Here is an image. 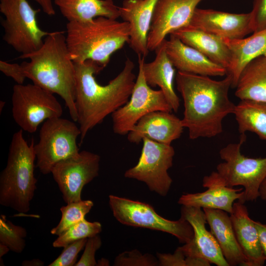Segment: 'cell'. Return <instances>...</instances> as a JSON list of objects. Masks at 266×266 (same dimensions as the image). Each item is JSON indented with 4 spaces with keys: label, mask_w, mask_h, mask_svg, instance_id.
Wrapping results in <instances>:
<instances>
[{
    "label": "cell",
    "mask_w": 266,
    "mask_h": 266,
    "mask_svg": "<svg viewBox=\"0 0 266 266\" xmlns=\"http://www.w3.org/2000/svg\"><path fill=\"white\" fill-rule=\"evenodd\" d=\"M178 91L182 97L184 111L181 119L191 139L215 137L223 132L222 122L233 114L235 105L229 99L230 74L221 80L178 71Z\"/></svg>",
    "instance_id": "obj_1"
},
{
    "label": "cell",
    "mask_w": 266,
    "mask_h": 266,
    "mask_svg": "<svg viewBox=\"0 0 266 266\" xmlns=\"http://www.w3.org/2000/svg\"><path fill=\"white\" fill-rule=\"evenodd\" d=\"M76 70L75 104L81 132L79 145L87 133L129 100L136 77L134 65L127 58L121 71L105 85L98 83L95 75L103 67L87 60L74 63Z\"/></svg>",
    "instance_id": "obj_2"
},
{
    "label": "cell",
    "mask_w": 266,
    "mask_h": 266,
    "mask_svg": "<svg viewBox=\"0 0 266 266\" xmlns=\"http://www.w3.org/2000/svg\"><path fill=\"white\" fill-rule=\"evenodd\" d=\"M63 32H51L41 47L19 58L30 62L21 64L26 78L44 90L60 96L73 121H77L75 104L76 70Z\"/></svg>",
    "instance_id": "obj_3"
},
{
    "label": "cell",
    "mask_w": 266,
    "mask_h": 266,
    "mask_svg": "<svg viewBox=\"0 0 266 266\" xmlns=\"http://www.w3.org/2000/svg\"><path fill=\"white\" fill-rule=\"evenodd\" d=\"M66 42L74 63L87 60L103 68L111 56L129 41L130 26L104 17L85 22H68Z\"/></svg>",
    "instance_id": "obj_4"
},
{
    "label": "cell",
    "mask_w": 266,
    "mask_h": 266,
    "mask_svg": "<svg viewBox=\"0 0 266 266\" xmlns=\"http://www.w3.org/2000/svg\"><path fill=\"white\" fill-rule=\"evenodd\" d=\"M23 130L15 132L7 164L0 175V204L21 213L28 212L36 189L34 174L36 156L33 139L29 144Z\"/></svg>",
    "instance_id": "obj_5"
},
{
    "label": "cell",
    "mask_w": 266,
    "mask_h": 266,
    "mask_svg": "<svg viewBox=\"0 0 266 266\" xmlns=\"http://www.w3.org/2000/svg\"><path fill=\"white\" fill-rule=\"evenodd\" d=\"M241 134L238 143H230L219 151L223 162L213 171L217 180L229 187L241 186L244 188L243 201H253L259 198V190L266 178V157L253 158L241 153V147L246 140Z\"/></svg>",
    "instance_id": "obj_6"
},
{
    "label": "cell",
    "mask_w": 266,
    "mask_h": 266,
    "mask_svg": "<svg viewBox=\"0 0 266 266\" xmlns=\"http://www.w3.org/2000/svg\"><path fill=\"white\" fill-rule=\"evenodd\" d=\"M40 11L27 0H0V11L4 16L1 20L3 39L21 55L39 49L50 33L38 26L36 16Z\"/></svg>",
    "instance_id": "obj_7"
},
{
    "label": "cell",
    "mask_w": 266,
    "mask_h": 266,
    "mask_svg": "<svg viewBox=\"0 0 266 266\" xmlns=\"http://www.w3.org/2000/svg\"><path fill=\"white\" fill-rule=\"evenodd\" d=\"M79 127L61 117L44 122L39 131V140L34 145L36 167L43 174L51 172L59 162L79 153L77 138L80 136Z\"/></svg>",
    "instance_id": "obj_8"
},
{
    "label": "cell",
    "mask_w": 266,
    "mask_h": 266,
    "mask_svg": "<svg viewBox=\"0 0 266 266\" xmlns=\"http://www.w3.org/2000/svg\"><path fill=\"white\" fill-rule=\"evenodd\" d=\"M109 204L114 217L123 225L168 233L183 244L193 238V229L187 221L181 217L177 221L166 219L148 203L110 195Z\"/></svg>",
    "instance_id": "obj_9"
},
{
    "label": "cell",
    "mask_w": 266,
    "mask_h": 266,
    "mask_svg": "<svg viewBox=\"0 0 266 266\" xmlns=\"http://www.w3.org/2000/svg\"><path fill=\"white\" fill-rule=\"evenodd\" d=\"M12 116L23 131L35 133L48 119L61 117L63 108L53 94L34 84H16L12 95Z\"/></svg>",
    "instance_id": "obj_10"
},
{
    "label": "cell",
    "mask_w": 266,
    "mask_h": 266,
    "mask_svg": "<svg viewBox=\"0 0 266 266\" xmlns=\"http://www.w3.org/2000/svg\"><path fill=\"white\" fill-rule=\"evenodd\" d=\"M145 57L138 56V72L128 102L111 114L113 132L128 133L140 119L155 111L171 112L172 109L163 92L155 90L146 83L143 72Z\"/></svg>",
    "instance_id": "obj_11"
},
{
    "label": "cell",
    "mask_w": 266,
    "mask_h": 266,
    "mask_svg": "<svg viewBox=\"0 0 266 266\" xmlns=\"http://www.w3.org/2000/svg\"><path fill=\"white\" fill-rule=\"evenodd\" d=\"M137 164L126 170L124 176L145 183L150 190L165 197L172 180L168 170L172 166L175 154L169 144L156 142L145 137Z\"/></svg>",
    "instance_id": "obj_12"
},
{
    "label": "cell",
    "mask_w": 266,
    "mask_h": 266,
    "mask_svg": "<svg viewBox=\"0 0 266 266\" xmlns=\"http://www.w3.org/2000/svg\"><path fill=\"white\" fill-rule=\"evenodd\" d=\"M100 159L99 155L83 150L53 167L51 173L66 203L81 200L83 187L99 175Z\"/></svg>",
    "instance_id": "obj_13"
},
{
    "label": "cell",
    "mask_w": 266,
    "mask_h": 266,
    "mask_svg": "<svg viewBox=\"0 0 266 266\" xmlns=\"http://www.w3.org/2000/svg\"><path fill=\"white\" fill-rule=\"evenodd\" d=\"M202 0H158L147 38L149 51H154L168 34L189 26Z\"/></svg>",
    "instance_id": "obj_14"
},
{
    "label": "cell",
    "mask_w": 266,
    "mask_h": 266,
    "mask_svg": "<svg viewBox=\"0 0 266 266\" xmlns=\"http://www.w3.org/2000/svg\"><path fill=\"white\" fill-rule=\"evenodd\" d=\"M181 217L192 226L194 236L180 247L186 257L203 258L217 266H229L214 235L206 228L207 221L201 208L182 205Z\"/></svg>",
    "instance_id": "obj_15"
},
{
    "label": "cell",
    "mask_w": 266,
    "mask_h": 266,
    "mask_svg": "<svg viewBox=\"0 0 266 266\" xmlns=\"http://www.w3.org/2000/svg\"><path fill=\"white\" fill-rule=\"evenodd\" d=\"M189 26L224 39H240L253 32L250 12L233 13L197 8Z\"/></svg>",
    "instance_id": "obj_16"
},
{
    "label": "cell",
    "mask_w": 266,
    "mask_h": 266,
    "mask_svg": "<svg viewBox=\"0 0 266 266\" xmlns=\"http://www.w3.org/2000/svg\"><path fill=\"white\" fill-rule=\"evenodd\" d=\"M171 112L155 111L144 115L127 134L128 141L138 144L146 137L171 145L180 137L184 128L181 119Z\"/></svg>",
    "instance_id": "obj_17"
},
{
    "label": "cell",
    "mask_w": 266,
    "mask_h": 266,
    "mask_svg": "<svg viewBox=\"0 0 266 266\" xmlns=\"http://www.w3.org/2000/svg\"><path fill=\"white\" fill-rule=\"evenodd\" d=\"M158 0H124L119 15L130 26L129 43L138 56L149 53L147 38Z\"/></svg>",
    "instance_id": "obj_18"
},
{
    "label": "cell",
    "mask_w": 266,
    "mask_h": 266,
    "mask_svg": "<svg viewBox=\"0 0 266 266\" xmlns=\"http://www.w3.org/2000/svg\"><path fill=\"white\" fill-rule=\"evenodd\" d=\"M202 186L207 189L201 193L182 195L178 203L182 205L224 210L230 214L234 202H242L244 191L242 188L236 189L220 183L213 173L203 177Z\"/></svg>",
    "instance_id": "obj_19"
},
{
    "label": "cell",
    "mask_w": 266,
    "mask_h": 266,
    "mask_svg": "<svg viewBox=\"0 0 266 266\" xmlns=\"http://www.w3.org/2000/svg\"><path fill=\"white\" fill-rule=\"evenodd\" d=\"M165 41L168 57L178 71L208 76L227 74L225 67L185 44L175 35L170 34L169 39Z\"/></svg>",
    "instance_id": "obj_20"
},
{
    "label": "cell",
    "mask_w": 266,
    "mask_h": 266,
    "mask_svg": "<svg viewBox=\"0 0 266 266\" xmlns=\"http://www.w3.org/2000/svg\"><path fill=\"white\" fill-rule=\"evenodd\" d=\"M244 202L237 200L230 214L237 240L247 260V266H262L264 256L255 221L250 218Z\"/></svg>",
    "instance_id": "obj_21"
},
{
    "label": "cell",
    "mask_w": 266,
    "mask_h": 266,
    "mask_svg": "<svg viewBox=\"0 0 266 266\" xmlns=\"http://www.w3.org/2000/svg\"><path fill=\"white\" fill-rule=\"evenodd\" d=\"M202 209L210 232L229 266H247V260L237 240L229 213L220 209Z\"/></svg>",
    "instance_id": "obj_22"
},
{
    "label": "cell",
    "mask_w": 266,
    "mask_h": 266,
    "mask_svg": "<svg viewBox=\"0 0 266 266\" xmlns=\"http://www.w3.org/2000/svg\"><path fill=\"white\" fill-rule=\"evenodd\" d=\"M165 40L156 48L154 60L143 65L145 81L151 87L159 86L172 110L176 112L180 100L173 87L175 67L168 57L166 50Z\"/></svg>",
    "instance_id": "obj_23"
},
{
    "label": "cell",
    "mask_w": 266,
    "mask_h": 266,
    "mask_svg": "<svg viewBox=\"0 0 266 266\" xmlns=\"http://www.w3.org/2000/svg\"><path fill=\"white\" fill-rule=\"evenodd\" d=\"M171 34L212 62L225 67L228 72L231 64L232 55L224 39L190 26Z\"/></svg>",
    "instance_id": "obj_24"
},
{
    "label": "cell",
    "mask_w": 266,
    "mask_h": 266,
    "mask_svg": "<svg viewBox=\"0 0 266 266\" xmlns=\"http://www.w3.org/2000/svg\"><path fill=\"white\" fill-rule=\"evenodd\" d=\"M224 40L232 55L231 64L227 74L232 76V87L235 88L246 65L259 57H266V28L254 32L246 38Z\"/></svg>",
    "instance_id": "obj_25"
},
{
    "label": "cell",
    "mask_w": 266,
    "mask_h": 266,
    "mask_svg": "<svg viewBox=\"0 0 266 266\" xmlns=\"http://www.w3.org/2000/svg\"><path fill=\"white\" fill-rule=\"evenodd\" d=\"M68 22H85L98 17L116 19L119 7L113 0H54Z\"/></svg>",
    "instance_id": "obj_26"
},
{
    "label": "cell",
    "mask_w": 266,
    "mask_h": 266,
    "mask_svg": "<svg viewBox=\"0 0 266 266\" xmlns=\"http://www.w3.org/2000/svg\"><path fill=\"white\" fill-rule=\"evenodd\" d=\"M235 95L241 100L266 102V57L250 62L242 71Z\"/></svg>",
    "instance_id": "obj_27"
},
{
    "label": "cell",
    "mask_w": 266,
    "mask_h": 266,
    "mask_svg": "<svg viewBox=\"0 0 266 266\" xmlns=\"http://www.w3.org/2000/svg\"><path fill=\"white\" fill-rule=\"evenodd\" d=\"M233 114L240 133L251 132L266 141V102L241 100Z\"/></svg>",
    "instance_id": "obj_28"
},
{
    "label": "cell",
    "mask_w": 266,
    "mask_h": 266,
    "mask_svg": "<svg viewBox=\"0 0 266 266\" xmlns=\"http://www.w3.org/2000/svg\"><path fill=\"white\" fill-rule=\"evenodd\" d=\"M94 205L90 200H81L67 203L60 208L61 219L59 224L51 231V233L60 235L69 228L80 222Z\"/></svg>",
    "instance_id": "obj_29"
},
{
    "label": "cell",
    "mask_w": 266,
    "mask_h": 266,
    "mask_svg": "<svg viewBox=\"0 0 266 266\" xmlns=\"http://www.w3.org/2000/svg\"><path fill=\"white\" fill-rule=\"evenodd\" d=\"M101 231V225L100 223L91 222L85 218L59 235L53 242V246L55 248H64L78 240L88 238L97 235Z\"/></svg>",
    "instance_id": "obj_30"
},
{
    "label": "cell",
    "mask_w": 266,
    "mask_h": 266,
    "mask_svg": "<svg viewBox=\"0 0 266 266\" xmlns=\"http://www.w3.org/2000/svg\"><path fill=\"white\" fill-rule=\"evenodd\" d=\"M27 235L25 228L14 225L4 215L0 216V243L6 245L11 251L16 253L23 252Z\"/></svg>",
    "instance_id": "obj_31"
},
{
    "label": "cell",
    "mask_w": 266,
    "mask_h": 266,
    "mask_svg": "<svg viewBox=\"0 0 266 266\" xmlns=\"http://www.w3.org/2000/svg\"><path fill=\"white\" fill-rule=\"evenodd\" d=\"M160 266H209L210 263L200 258L186 257L180 247L177 248L173 254L158 253Z\"/></svg>",
    "instance_id": "obj_32"
},
{
    "label": "cell",
    "mask_w": 266,
    "mask_h": 266,
    "mask_svg": "<svg viewBox=\"0 0 266 266\" xmlns=\"http://www.w3.org/2000/svg\"><path fill=\"white\" fill-rule=\"evenodd\" d=\"M116 266H159V261L149 254L143 255L137 250L125 251L118 255L114 260Z\"/></svg>",
    "instance_id": "obj_33"
},
{
    "label": "cell",
    "mask_w": 266,
    "mask_h": 266,
    "mask_svg": "<svg viewBox=\"0 0 266 266\" xmlns=\"http://www.w3.org/2000/svg\"><path fill=\"white\" fill-rule=\"evenodd\" d=\"M88 238L78 240L64 247L62 253L49 266H74L79 253L85 247Z\"/></svg>",
    "instance_id": "obj_34"
},
{
    "label": "cell",
    "mask_w": 266,
    "mask_h": 266,
    "mask_svg": "<svg viewBox=\"0 0 266 266\" xmlns=\"http://www.w3.org/2000/svg\"><path fill=\"white\" fill-rule=\"evenodd\" d=\"M101 245V240L98 234L88 238L85 246L84 251L75 266H97L95 253Z\"/></svg>",
    "instance_id": "obj_35"
},
{
    "label": "cell",
    "mask_w": 266,
    "mask_h": 266,
    "mask_svg": "<svg viewBox=\"0 0 266 266\" xmlns=\"http://www.w3.org/2000/svg\"><path fill=\"white\" fill-rule=\"evenodd\" d=\"M251 14L253 33L266 28V0H254Z\"/></svg>",
    "instance_id": "obj_36"
},
{
    "label": "cell",
    "mask_w": 266,
    "mask_h": 266,
    "mask_svg": "<svg viewBox=\"0 0 266 266\" xmlns=\"http://www.w3.org/2000/svg\"><path fill=\"white\" fill-rule=\"evenodd\" d=\"M0 70L6 76L12 78L17 84H23L26 75L21 65L0 61Z\"/></svg>",
    "instance_id": "obj_37"
},
{
    "label": "cell",
    "mask_w": 266,
    "mask_h": 266,
    "mask_svg": "<svg viewBox=\"0 0 266 266\" xmlns=\"http://www.w3.org/2000/svg\"><path fill=\"white\" fill-rule=\"evenodd\" d=\"M257 227L261 248L266 258V224L255 221Z\"/></svg>",
    "instance_id": "obj_38"
},
{
    "label": "cell",
    "mask_w": 266,
    "mask_h": 266,
    "mask_svg": "<svg viewBox=\"0 0 266 266\" xmlns=\"http://www.w3.org/2000/svg\"><path fill=\"white\" fill-rule=\"evenodd\" d=\"M41 7L43 11L48 15L52 16L55 14L52 0H33Z\"/></svg>",
    "instance_id": "obj_39"
},
{
    "label": "cell",
    "mask_w": 266,
    "mask_h": 266,
    "mask_svg": "<svg viewBox=\"0 0 266 266\" xmlns=\"http://www.w3.org/2000/svg\"><path fill=\"white\" fill-rule=\"evenodd\" d=\"M22 265L25 266H41L44 265V263L39 259H33L24 261Z\"/></svg>",
    "instance_id": "obj_40"
},
{
    "label": "cell",
    "mask_w": 266,
    "mask_h": 266,
    "mask_svg": "<svg viewBox=\"0 0 266 266\" xmlns=\"http://www.w3.org/2000/svg\"><path fill=\"white\" fill-rule=\"evenodd\" d=\"M259 193V197L263 200L266 201V178L260 186Z\"/></svg>",
    "instance_id": "obj_41"
},
{
    "label": "cell",
    "mask_w": 266,
    "mask_h": 266,
    "mask_svg": "<svg viewBox=\"0 0 266 266\" xmlns=\"http://www.w3.org/2000/svg\"><path fill=\"white\" fill-rule=\"evenodd\" d=\"M10 250L8 247L2 243H0V258H1L3 255L7 253Z\"/></svg>",
    "instance_id": "obj_42"
},
{
    "label": "cell",
    "mask_w": 266,
    "mask_h": 266,
    "mask_svg": "<svg viewBox=\"0 0 266 266\" xmlns=\"http://www.w3.org/2000/svg\"><path fill=\"white\" fill-rule=\"evenodd\" d=\"M109 262L107 260L102 258L97 263V266H108Z\"/></svg>",
    "instance_id": "obj_43"
},
{
    "label": "cell",
    "mask_w": 266,
    "mask_h": 266,
    "mask_svg": "<svg viewBox=\"0 0 266 266\" xmlns=\"http://www.w3.org/2000/svg\"><path fill=\"white\" fill-rule=\"evenodd\" d=\"M5 104V101H0V113H1V110H2L3 107L4 106Z\"/></svg>",
    "instance_id": "obj_44"
}]
</instances>
